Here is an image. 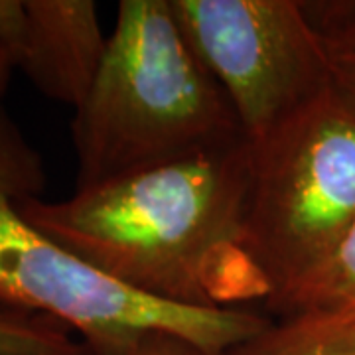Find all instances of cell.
Here are the masks:
<instances>
[{
	"mask_svg": "<svg viewBox=\"0 0 355 355\" xmlns=\"http://www.w3.org/2000/svg\"><path fill=\"white\" fill-rule=\"evenodd\" d=\"M253 146L247 139L99 186L62 202L22 196L20 214L140 296L186 308L265 300L245 253Z\"/></svg>",
	"mask_w": 355,
	"mask_h": 355,
	"instance_id": "obj_1",
	"label": "cell"
},
{
	"mask_svg": "<svg viewBox=\"0 0 355 355\" xmlns=\"http://www.w3.org/2000/svg\"><path fill=\"white\" fill-rule=\"evenodd\" d=\"M245 139L170 0H123L87 97L73 113L76 190Z\"/></svg>",
	"mask_w": 355,
	"mask_h": 355,
	"instance_id": "obj_2",
	"label": "cell"
},
{
	"mask_svg": "<svg viewBox=\"0 0 355 355\" xmlns=\"http://www.w3.org/2000/svg\"><path fill=\"white\" fill-rule=\"evenodd\" d=\"M44 188L40 154L0 105V304L62 322L97 355H132L153 331L225 355L270 320L249 308H186L128 291L20 214L18 200Z\"/></svg>",
	"mask_w": 355,
	"mask_h": 355,
	"instance_id": "obj_3",
	"label": "cell"
},
{
	"mask_svg": "<svg viewBox=\"0 0 355 355\" xmlns=\"http://www.w3.org/2000/svg\"><path fill=\"white\" fill-rule=\"evenodd\" d=\"M251 146L243 247L265 308L324 265L355 225V103L334 85Z\"/></svg>",
	"mask_w": 355,
	"mask_h": 355,
	"instance_id": "obj_4",
	"label": "cell"
},
{
	"mask_svg": "<svg viewBox=\"0 0 355 355\" xmlns=\"http://www.w3.org/2000/svg\"><path fill=\"white\" fill-rule=\"evenodd\" d=\"M191 50L223 89L249 142L334 87L296 0H170Z\"/></svg>",
	"mask_w": 355,
	"mask_h": 355,
	"instance_id": "obj_5",
	"label": "cell"
},
{
	"mask_svg": "<svg viewBox=\"0 0 355 355\" xmlns=\"http://www.w3.org/2000/svg\"><path fill=\"white\" fill-rule=\"evenodd\" d=\"M109 38L91 0H24V20L6 51L38 91L77 109L101 67Z\"/></svg>",
	"mask_w": 355,
	"mask_h": 355,
	"instance_id": "obj_6",
	"label": "cell"
},
{
	"mask_svg": "<svg viewBox=\"0 0 355 355\" xmlns=\"http://www.w3.org/2000/svg\"><path fill=\"white\" fill-rule=\"evenodd\" d=\"M225 355H355V306L270 318Z\"/></svg>",
	"mask_w": 355,
	"mask_h": 355,
	"instance_id": "obj_7",
	"label": "cell"
},
{
	"mask_svg": "<svg viewBox=\"0 0 355 355\" xmlns=\"http://www.w3.org/2000/svg\"><path fill=\"white\" fill-rule=\"evenodd\" d=\"M355 306V225L330 259L282 298L265 306L268 318Z\"/></svg>",
	"mask_w": 355,
	"mask_h": 355,
	"instance_id": "obj_8",
	"label": "cell"
},
{
	"mask_svg": "<svg viewBox=\"0 0 355 355\" xmlns=\"http://www.w3.org/2000/svg\"><path fill=\"white\" fill-rule=\"evenodd\" d=\"M0 355H97L62 322L0 304Z\"/></svg>",
	"mask_w": 355,
	"mask_h": 355,
	"instance_id": "obj_9",
	"label": "cell"
},
{
	"mask_svg": "<svg viewBox=\"0 0 355 355\" xmlns=\"http://www.w3.org/2000/svg\"><path fill=\"white\" fill-rule=\"evenodd\" d=\"M302 6L326 51L334 85L355 103V4L302 2Z\"/></svg>",
	"mask_w": 355,
	"mask_h": 355,
	"instance_id": "obj_10",
	"label": "cell"
},
{
	"mask_svg": "<svg viewBox=\"0 0 355 355\" xmlns=\"http://www.w3.org/2000/svg\"><path fill=\"white\" fill-rule=\"evenodd\" d=\"M132 355H205L188 340L170 331L148 334Z\"/></svg>",
	"mask_w": 355,
	"mask_h": 355,
	"instance_id": "obj_11",
	"label": "cell"
},
{
	"mask_svg": "<svg viewBox=\"0 0 355 355\" xmlns=\"http://www.w3.org/2000/svg\"><path fill=\"white\" fill-rule=\"evenodd\" d=\"M12 64L10 60L6 58V53L0 50V101H2V95L8 87V81H10V76H12ZM2 105V103H0Z\"/></svg>",
	"mask_w": 355,
	"mask_h": 355,
	"instance_id": "obj_12",
	"label": "cell"
}]
</instances>
